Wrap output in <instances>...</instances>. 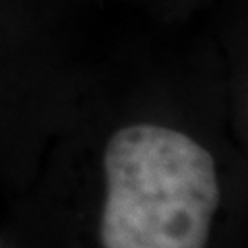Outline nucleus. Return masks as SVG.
Instances as JSON below:
<instances>
[{"label":"nucleus","mask_w":248,"mask_h":248,"mask_svg":"<svg viewBox=\"0 0 248 248\" xmlns=\"http://www.w3.org/2000/svg\"><path fill=\"white\" fill-rule=\"evenodd\" d=\"M102 248H207L221 188L215 157L159 120L116 126L104 145Z\"/></svg>","instance_id":"f257e3e1"},{"label":"nucleus","mask_w":248,"mask_h":248,"mask_svg":"<svg viewBox=\"0 0 248 248\" xmlns=\"http://www.w3.org/2000/svg\"><path fill=\"white\" fill-rule=\"evenodd\" d=\"M133 2L161 19H180L209 4L211 0H133Z\"/></svg>","instance_id":"f03ea898"}]
</instances>
